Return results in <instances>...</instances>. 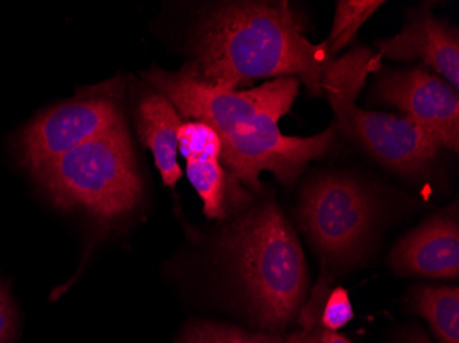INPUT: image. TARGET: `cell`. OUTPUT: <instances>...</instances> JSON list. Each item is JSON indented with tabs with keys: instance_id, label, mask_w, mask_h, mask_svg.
I'll use <instances>...</instances> for the list:
<instances>
[{
	"instance_id": "cell-2",
	"label": "cell",
	"mask_w": 459,
	"mask_h": 343,
	"mask_svg": "<svg viewBox=\"0 0 459 343\" xmlns=\"http://www.w3.org/2000/svg\"><path fill=\"white\" fill-rule=\"evenodd\" d=\"M192 61L182 71L215 89L238 90L259 79L296 77L322 95L330 58L325 41L304 38L288 2H221L193 30Z\"/></svg>"
},
{
	"instance_id": "cell-7",
	"label": "cell",
	"mask_w": 459,
	"mask_h": 343,
	"mask_svg": "<svg viewBox=\"0 0 459 343\" xmlns=\"http://www.w3.org/2000/svg\"><path fill=\"white\" fill-rule=\"evenodd\" d=\"M120 107L110 95H92L54 106L30 121L18 138V156L38 174L87 141L123 125Z\"/></svg>"
},
{
	"instance_id": "cell-9",
	"label": "cell",
	"mask_w": 459,
	"mask_h": 343,
	"mask_svg": "<svg viewBox=\"0 0 459 343\" xmlns=\"http://www.w3.org/2000/svg\"><path fill=\"white\" fill-rule=\"evenodd\" d=\"M179 154L186 161V174L210 220H226L230 214L252 202V193L244 190L221 161L218 133L201 121H183L179 130Z\"/></svg>"
},
{
	"instance_id": "cell-3",
	"label": "cell",
	"mask_w": 459,
	"mask_h": 343,
	"mask_svg": "<svg viewBox=\"0 0 459 343\" xmlns=\"http://www.w3.org/2000/svg\"><path fill=\"white\" fill-rule=\"evenodd\" d=\"M221 232L219 250L257 329L282 335L308 298L309 272L277 201L249 202Z\"/></svg>"
},
{
	"instance_id": "cell-12",
	"label": "cell",
	"mask_w": 459,
	"mask_h": 343,
	"mask_svg": "<svg viewBox=\"0 0 459 343\" xmlns=\"http://www.w3.org/2000/svg\"><path fill=\"white\" fill-rule=\"evenodd\" d=\"M138 130L151 150L162 183L174 188L182 177L179 165V130L182 116L164 95L153 91L138 106Z\"/></svg>"
},
{
	"instance_id": "cell-10",
	"label": "cell",
	"mask_w": 459,
	"mask_h": 343,
	"mask_svg": "<svg viewBox=\"0 0 459 343\" xmlns=\"http://www.w3.org/2000/svg\"><path fill=\"white\" fill-rule=\"evenodd\" d=\"M388 264L396 275L414 278H459L458 202L432 214L392 247Z\"/></svg>"
},
{
	"instance_id": "cell-15",
	"label": "cell",
	"mask_w": 459,
	"mask_h": 343,
	"mask_svg": "<svg viewBox=\"0 0 459 343\" xmlns=\"http://www.w3.org/2000/svg\"><path fill=\"white\" fill-rule=\"evenodd\" d=\"M177 343H286V339L273 332L249 331L230 324L195 320L185 327Z\"/></svg>"
},
{
	"instance_id": "cell-13",
	"label": "cell",
	"mask_w": 459,
	"mask_h": 343,
	"mask_svg": "<svg viewBox=\"0 0 459 343\" xmlns=\"http://www.w3.org/2000/svg\"><path fill=\"white\" fill-rule=\"evenodd\" d=\"M412 313L424 317L442 343H459V290L456 286H414L407 296Z\"/></svg>"
},
{
	"instance_id": "cell-11",
	"label": "cell",
	"mask_w": 459,
	"mask_h": 343,
	"mask_svg": "<svg viewBox=\"0 0 459 343\" xmlns=\"http://www.w3.org/2000/svg\"><path fill=\"white\" fill-rule=\"evenodd\" d=\"M380 58L420 61L459 92V32L436 18L430 6L415 9L401 33L377 41Z\"/></svg>"
},
{
	"instance_id": "cell-6",
	"label": "cell",
	"mask_w": 459,
	"mask_h": 343,
	"mask_svg": "<svg viewBox=\"0 0 459 343\" xmlns=\"http://www.w3.org/2000/svg\"><path fill=\"white\" fill-rule=\"evenodd\" d=\"M363 87L357 80L333 76L325 77L322 81V95H326L336 115L334 125L339 133L404 179L420 180L429 174L442 147L402 116L358 107L357 99Z\"/></svg>"
},
{
	"instance_id": "cell-4",
	"label": "cell",
	"mask_w": 459,
	"mask_h": 343,
	"mask_svg": "<svg viewBox=\"0 0 459 343\" xmlns=\"http://www.w3.org/2000/svg\"><path fill=\"white\" fill-rule=\"evenodd\" d=\"M384 203L370 183L350 172H326L300 188L296 208L299 228L321 260V278L330 283L352 270L376 246Z\"/></svg>"
},
{
	"instance_id": "cell-18",
	"label": "cell",
	"mask_w": 459,
	"mask_h": 343,
	"mask_svg": "<svg viewBox=\"0 0 459 343\" xmlns=\"http://www.w3.org/2000/svg\"><path fill=\"white\" fill-rule=\"evenodd\" d=\"M286 343H352L344 335L336 331L314 327V329H300L291 332L285 338Z\"/></svg>"
},
{
	"instance_id": "cell-8",
	"label": "cell",
	"mask_w": 459,
	"mask_h": 343,
	"mask_svg": "<svg viewBox=\"0 0 459 343\" xmlns=\"http://www.w3.org/2000/svg\"><path fill=\"white\" fill-rule=\"evenodd\" d=\"M373 97L419 125L442 149L459 151V95L439 74L422 65L378 72Z\"/></svg>"
},
{
	"instance_id": "cell-1",
	"label": "cell",
	"mask_w": 459,
	"mask_h": 343,
	"mask_svg": "<svg viewBox=\"0 0 459 343\" xmlns=\"http://www.w3.org/2000/svg\"><path fill=\"white\" fill-rule=\"evenodd\" d=\"M143 76L182 117L208 124L218 133L224 167L254 194L263 193V172L282 184H293L312 161L336 147V125L308 138L281 133L280 120L290 112L300 89L296 77H278L242 91L215 89L183 71L154 68Z\"/></svg>"
},
{
	"instance_id": "cell-5",
	"label": "cell",
	"mask_w": 459,
	"mask_h": 343,
	"mask_svg": "<svg viewBox=\"0 0 459 343\" xmlns=\"http://www.w3.org/2000/svg\"><path fill=\"white\" fill-rule=\"evenodd\" d=\"M33 177L54 205L82 209L100 221L123 218L143 194L124 124L72 150Z\"/></svg>"
},
{
	"instance_id": "cell-19",
	"label": "cell",
	"mask_w": 459,
	"mask_h": 343,
	"mask_svg": "<svg viewBox=\"0 0 459 343\" xmlns=\"http://www.w3.org/2000/svg\"><path fill=\"white\" fill-rule=\"evenodd\" d=\"M401 343H433L420 329L402 332Z\"/></svg>"
},
{
	"instance_id": "cell-17",
	"label": "cell",
	"mask_w": 459,
	"mask_h": 343,
	"mask_svg": "<svg viewBox=\"0 0 459 343\" xmlns=\"http://www.w3.org/2000/svg\"><path fill=\"white\" fill-rule=\"evenodd\" d=\"M18 337V314L9 288L0 282V343H15Z\"/></svg>"
},
{
	"instance_id": "cell-14",
	"label": "cell",
	"mask_w": 459,
	"mask_h": 343,
	"mask_svg": "<svg viewBox=\"0 0 459 343\" xmlns=\"http://www.w3.org/2000/svg\"><path fill=\"white\" fill-rule=\"evenodd\" d=\"M381 0H340L336 4V15L332 32L325 40L330 58H336L340 51L350 46L366 21L383 7Z\"/></svg>"
},
{
	"instance_id": "cell-16",
	"label": "cell",
	"mask_w": 459,
	"mask_h": 343,
	"mask_svg": "<svg viewBox=\"0 0 459 343\" xmlns=\"http://www.w3.org/2000/svg\"><path fill=\"white\" fill-rule=\"evenodd\" d=\"M352 304L350 294L344 287L332 288L325 299L319 316V327L329 331H339L353 319Z\"/></svg>"
}]
</instances>
